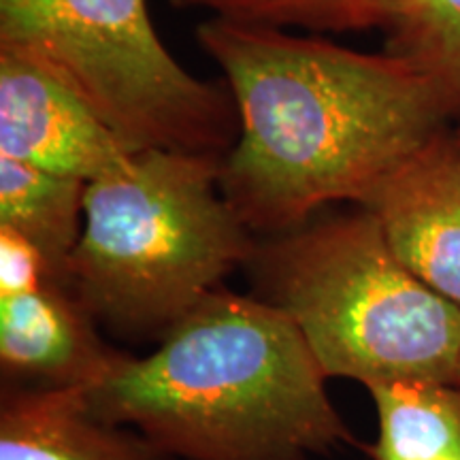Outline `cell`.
Returning <instances> with one entry per match:
<instances>
[{
    "mask_svg": "<svg viewBox=\"0 0 460 460\" xmlns=\"http://www.w3.org/2000/svg\"><path fill=\"white\" fill-rule=\"evenodd\" d=\"M197 39L233 94L239 139L220 186L250 230L288 233L329 203L362 205L452 113L427 75L393 51L217 15Z\"/></svg>",
    "mask_w": 460,
    "mask_h": 460,
    "instance_id": "cell-1",
    "label": "cell"
},
{
    "mask_svg": "<svg viewBox=\"0 0 460 460\" xmlns=\"http://www.w3.org/2000/svg\"><path fill=\"white\" fill-rule=\"evenodd\" d=\"M326 379L284 312L217 288L85 396L177 460H314L356 444Z\"/></svg>",
    "mask_w": 460,
    "mask_h": 460,
    "instance_id": "cell-2",
    "label": "cell"
},
{
    "mask_svg": "<svg viewBox=\"0 0 460 460\" xmlns=\"http://www.w3.org/2000/svg\"><path fill=\"white\" fill-rule=\"evenodd\" d=\"M214 152L152 147L90 181L66 286L119 332L163 337L241 264L256 243L220 186Z\"/></svg>",
    "mask_w": 460,
    "mask_h": 460,
    "instance_id": "cell-3",
    "label": "cell"
},
{
    "mask_svg": "<svg viewBox=\"0 0 460 460\" xmlns=\"http://www.w3.org/2000/svg\"><path fill=\"white\" fill-rule=\"evenodd\" d=\"M250 264L326 377L456 384L460 307L402 267L371 211L288 230Z\"/></svg>",
    "mask_w": 460,
    "mask_h": 460,
    "instance_id": "cell-4",
    "label": "cell"
},
{
    "mask_svg": "<svg viewBox=\"0 0 460 460\" xmlns=\"http://www.w3.org/2000/svg\"><path fill=\"white\" fill-rule=\"evenodd\" d=\"M0 49L56 75L132 154H217L233 137L234 102L169 54L147 0H0Z\"/></svg>",
    "mask_w": 460,
    "mask_h": 460,
    "instance_id": "cell-5",
    "label": "cell"
},
{
    "mask_svg": "<svg viewBox=\"0 0 460 460\" xmlns=\"http://www.w3.org/2000/svg\"><path fill=\"white\" fill-rule=\"evenodd\" d=\"M0 156L90 183L124 171L135 154L56 75L0 49Z\"/></svg>",
    "mask_w": 460,
    "mask_h": 460,
    "instance_id": "cell-6",
    "label": "cell"
},
{
    "mask_svg": "<svg viewBox=\"0 0 460 460\" xmlns=\"http://www.w3.org/2000/svg\"><path fill=\"white\" fill-rule=\"evenodd\" d=\"M407 271L460 307V147L441 132L362 203Z\"/></svg>",
    "mask_w": 460,
    "mask_h": 460,
    "instance_id": "cell-7",
    "label": "cell"
},
{
    "mask_svg": "<svg viewBox=\"0 0 460 460\" xmlns=\"http://www.w3.org/2000/svg\"><path fill=\"white\" fill-rule=\"evenodd\" d=\"M94 320L58 278L0 295V367L4 379L15 386L88 393L119 354L102 341Z\"/></svg>",
    "mask_w": 460,
    "mask_h": 460,
    "instance_id": "cell-8",
    "label": "cell"
},
{
    "mask_svg": "<svg viewBox=\"0 0 460 460\" xmlns=\"http://www.w3.org/2000/svg\"><path fill=\"white\" fill-rule=\"evenodd\" d=\"M0 460H177L109 422L77 388L15 386L0 399Z\"/></svg>",
    "mask_w": 460,
    "mask_h": 460,
    "instance_id": "cell-9",
    "label": "cell"
},
{
    "mask_svg": "<svg viewBox=\"0 0 460 460\" xmlns=\"http://www.w3.org/2000/svg\"><path fill=\"white\" fill-rule=\"evenodd\" d=\"M85 186L73 177L0 156V226L31 241L65 284L68 258L84 230Z\"/></svg>",
    "mask_w": 460,
    "mask_h": 460,
    "instance_id": "cell-10",
    "label": "cell"
},
{
    "mask_svg": "<svg viewBox=\"0 0 460 460\" xmlns=\"http://www.w3.org/2000/svg\"><path fill=\"white\" fill-rule=\"evenodd\" d=\"M386 28L388 51L427 75L452 113L460 111V0H405Z\"/></svg>",
    "mask_w": 460,
    "mask_h": 460,
    "instance_id": "cell-11",
    "label": "cell"
},
{
    "mask_svg": "<svg viewBox=\"0 0 460 460\" xmlns=\"http://www.w3.org/2000/svg\"><path fill=\"white\" fill-rule=\"evenodd\" d=\"M214 11L217 17L262 26L307 31H362L388 26L405 0H175Z\"/></svg>",
    "mask_w": 460,
    "mask_h": 460,
    "instance_id": "cell-12",
    "label": "cell"
},
{
    "mask_svg": "<svg viewBox=\"0 0 460 460\" xmlns=\"http://www.w3.org/2000/svg\"><path fill=\"white\" fill-rule=\"evenodd\" d=\"M422 460H460V454H444V456H430Z\"/></svg>",
    "mask_w": 460,
    "mask_h": 460,
    "instance_id": "cell-13",
    "label": "cell"
},
{
    "mask_svg": "<svg viewBox=\"0 0 460 460\" xmlns=\"http://www.w3.org/2000/svg\"><path fill=\"white\" fill-rule=\"evenodd\" d=\"M456 386L460 388V365H458V373H456Z\"/></svg>",
    "mask_w": 460,
    "mask_h": 460,
    "instance_id": "cell-14",
    "label": "cell"
},
{
    "mask_svg": "<svg viewBox=\"0 0 460 460\" xmlns=\"http://www.w3.org/2000/svg\"><path fill=\"white\" fill-rule=\"evenodd\" d=\"M456 143H458V147H460V135L456 137Z\"/></svg>",
    "mask_w": 460,
    "mask_h": 460,
    "instance_id": "cell-15",
    "label": "cell"
}]
</instances>
